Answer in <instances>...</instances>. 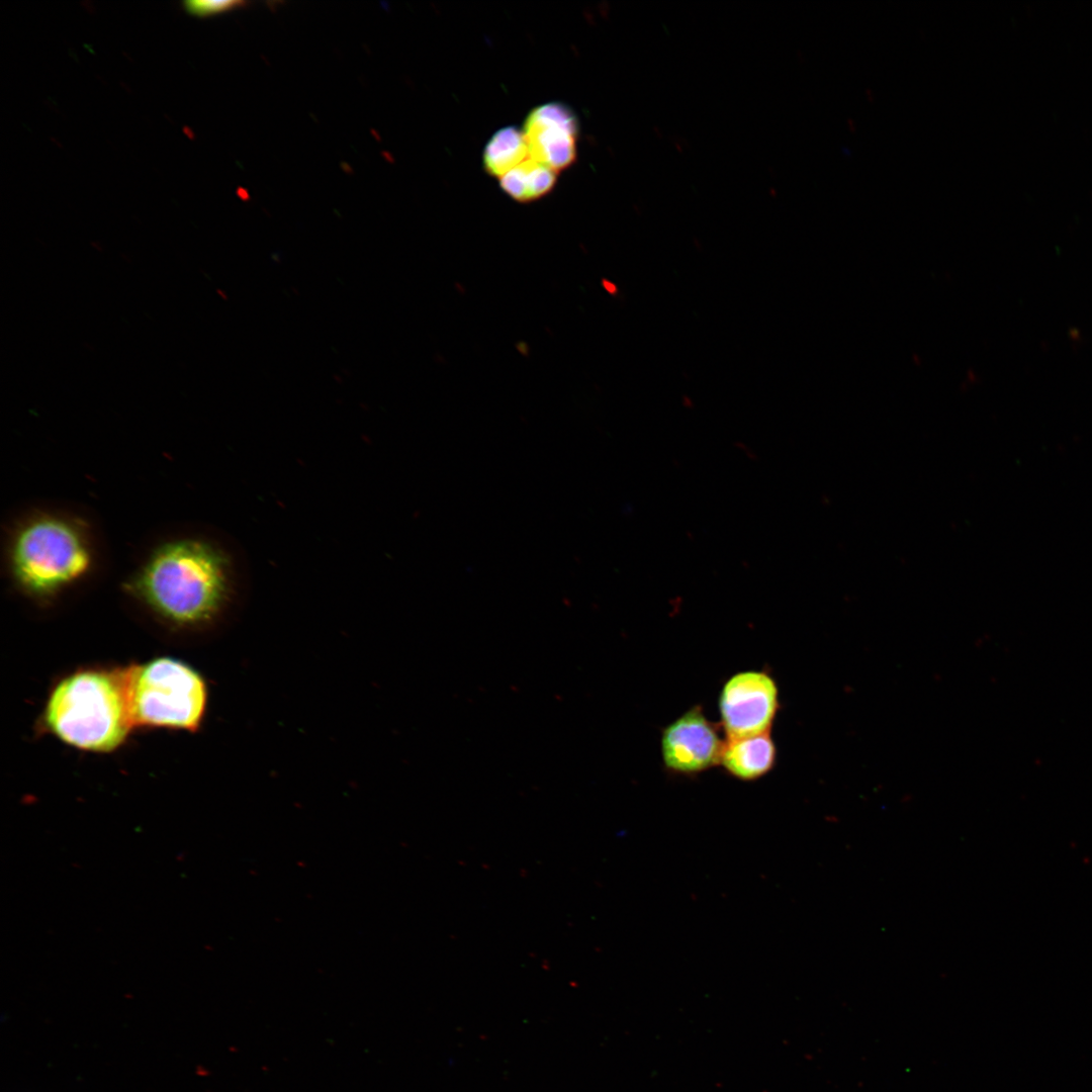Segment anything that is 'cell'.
Masks as SVG:
<instances>
[{"mask_svg": "<svg viewBox=\"0 0 1092 1092\" xmlns=\"http://www.w3.org/2000/svg\"><path fill=\"white\" fill-rule=\"evenodd\" d=\"M229 560L209 540L175 536L155 545L131 572L127 589L178 625L211 620L229 593Z\"/></svg>", "mask_w": 1092, "mask_h": 1092, "instance_id": "cell-1", "label": "cell"}, {"mask_svg": "<svg viewBox=\"0 0 1092 1092\" xmlns=\"http://www.w3.org/2000/svg\"><path fill=\"white\" fill-rule=\"evenodd\" d=\"M5 564L11 581L20 590L49 599L95 573V537L90 525L79 516L37 511L11 529Z\"/></svg>", "mask_w": 1092, "mask_h": 1092, "instance_id": "cell-2", "label": "cell"}, {"mask_svg": "<svg viewBox=\"0 0 1092 1092\" xmlns=\"http://www.w3.org/2000/svg\"><path fill=\"white\" fill-rule=\"evenodd\" d=\"M46 721L58 737L76 747L116 748L134 726L130 667L81 671L63 679L51 694Z\"/></svg>", "mask_w": 1092, "mask_h": 1092, "instance_id": "cell-3", "label": "cell"}, {"mask_svg": "<svg viewBox=\"0 0 1092 1092\" xmlns=\"http://www.w3.org/2000/svg\"><path fill=\"white\" fill-rule=\"evenodd\" d=\"M130 703L134 725L194 730L206 705V688L188 665L157 658L130 667Z\"/></svg>", "mask_w": 1092, "mask_h": 1092, "instance_id": "cell-4", "label": "cell"}, {"mask_svg": "<svg viewBox=\"0 0 1092 1092\" xmlns=\"http://www.w3.org/2000/svg\"><path fill=\"white\" fill-rule=\"evenodd\" d=\"M779 707V689L768 672H737L720 692L721 727L728 738L769 732Z\"/></svg>", "mask_w": 1092, "mask_h": 1092, "instance_id": "cell-5", "label": "cell"}, {"mask_svg": "<svg viewBox=\"0 0 1092 1092\" xmlns=\"http://www.w3.org/2000/svg\"><path fill=\"white\" fill-rule=\"evenodd\" d=\"M725 739L719 728L694 706L668 724L661 735L664 766L680 776H695L720 763Z\"/></svg>", "mask_w": 1092, "mask_h": 1092, "instance_id": "cell-6", "label": "cell"}, {"mask_svg": "<svg viewBox=\"0 0 1092 1092\" xmlns=\"http://www.w3.org/2000/svg\"><path fill=\"white\" fill-rule=\"evenodd\" d=\"M522 130L536 162L558 172L575 161L578 122L568 106L549 102L533 108Z\"/></svg>", "mask_w": 1092, "mask_h": 1092, "instance_id": "cell-7", "label": "cell"}, {"mask_svg": "<svg viewBox=\"0 0 1092 1092\" xmlns=\"http://www.w3.org/2000/svg\"><path fill=\"white\" fill-rule=\"evenodd\" d=\"M776 760L777 748L770 733L766 732L726 737L719 764L729 776L748 782L765 776L775 766Z\"/></svg>", "mask_w": 1092, "mask_h": 1092, "instance_id": "cell-8", "label": "cell"}, {"mask_svg": "<svg viewBox=\"0 0 1092 1092\" xmlns=\"http://www.w3.org/2000/svg\"><path fill=\"white\" fill-rule=\"evenodd\" d=\"M557 172L528 158L499 179L502 190L518 202H531L548 194Z\"/></svg>", "mask_w": 1092, "mask_h": 1092, "instance_id": "cell-9", "label": "cell"}, {"mask_svg": "<svg viewBox=\"0 0 1092 1092\" xmlns=\"http://www.w3.org/2000/svg\"><path fill=\"white\" fill-rule=\"evenodd\" d=\"M528 158L530 153L523 130L507 126L498 129L486 143L483 165L489 175L500 179Z\"/></svg>", "mask_w": 1092, "mask_h": 1092, "instance_id": "cell-10", "label": "cell"}, {"mask_svg": "<svg viewBox=\"0 0 1092 1092\" xmlns=\"http://www.w3.org/2000/svg\"><path fill=\"white\" fill-rule=\"evenodd\" d=\"M245 1L191 0L184 1L183 8L190 14L205 17L245 6Z\"/></svg>", "mask_w": 1092, "mask_h": 1092, "instance_id": "cell-11", "label": "cell"}]
</instances>
